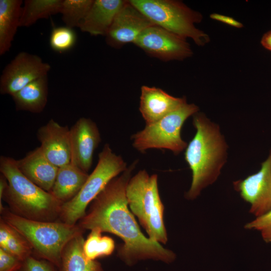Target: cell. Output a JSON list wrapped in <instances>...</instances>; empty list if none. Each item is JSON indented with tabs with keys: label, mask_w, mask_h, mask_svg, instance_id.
<instances>
[{
	"label": "cell",
	"mask_w": 271,
	"mask_h": 271,
	"mask_svg": "<svg viewBox=\"0 0 271 271\" xmlns=\"http://www.w3.org/2000/svg\"><path fill=\"white\" fill-rule=\"evenodd\" d=\"M48 95V80L46 75L30 82L11 96L17 110L38 113L45 108Z\"/></svg>",
	"instance_id": "cell-19"
},
{
	"label": "cell",
	"mask_w": 271,
	"mask_h": 271,
	"mask_svg": "<svg viewBox=\"0 0 271 271\" xmlns=\"http://www.w3.org/2000/svg\"><path fill=\"white\" fill-rule=\"evenodd\" d=\"M0 171L8 181L2 200L7 203L11 212L33 220L55 221L59 219L62 203L25 177L18 168L16 160L1 156ZM4 209L2 203L1 212Z\"/></svg>",
	"instance_id": "cell-3"
},
{
	"label": "cell",
	"mask_w": 271,
	"mask_h": 271,
	"mask_svg": "<svg viewBox=\"0 0 271 271\" xmlns=\"http://www.w3.org/2000/svg\"><path fill=\"white\" fill-rule=\"evenodd\" d=\"M164 206L160 199L156 204L144 227L154 242L166 243L168 235L164 221Z\"/></svg>",
	"instance_id": "cell-25"
},
{
	"label": "cell",
	"mask_w": 271,
	"mask_h": 271,
	"mask_svg": "<svg viewBox=\"0 0 271 271\" xmlns=\"http://www.w3.org/2000/svg\"><path fill=\"white\" fill-rule=\"evenodd\" d=\"M260 43L263 47L271 51V30L267 32L263 35Z\"/></svg>",
	"instance_id": "cell-33"
},
{
	"label": "cell",
	"mask_w": 271,
	"mask_h": 271,
	"mask_svg": "<svg viewBox=\"0 0 271 271\" xmlns=\"http://www.w3.org/2000/svg\"><path fill=\"white\" fill-rule=\"evenodd\" d=\"M199 111L194 103L187 102L157 122L146 125L142 130L132 134V146L144 153L150 149H167L177 155L186 149L188 144L181 134L185 121Z\"/></svg>",
	"instance_id": "cell-7"
},
{
	"label": "cell",
	"mask_w": 271,
	"mask_h": 271,
	"mask_svg": "<svg viewBox=\"0 0 271 271\" xmlns=\"http://www.w3.org/2000/svg\"><path fill=\"white\" fill-rule=\"evenodd\" d=\"M141 91L139 110L146 125L157 122L187 102L185 97L173 96L156 87L143 85Z\"/></svg>",
	"instance_id": "cell-15"
},
{
	"label": "cell",
	"mask_w": 271,
	"mask_h": 271,
	"mask_svg": "<svg viewBox=\"0 0 271 271\" xmlns=\"http://www.w3.org/2000/svg\"><path fill=\"white\" fill-rule=\"evenodd\" d=\"M127 164L113 152L108 144L98 155L97 165L78 193L71 200L62 203L60 221L70 225L76 224L86 214L88 205L108 183L127 169Z\"/></svg>",
	"instance_id": "cell-6"
},
{
	"label": "cell",
	"mask_w": 271,
	"mask_h": 271,
	"mask_svg": "<svg viewBox=\"0 0 271 271\" xmlns=\"http://www.w3.org/2000/svg\"><path fill=\"white\" fill-rule=\"evenodd\" d=\"M138 161L108 183L78 225L84 230L97 228L120 237L123 243L118 248L117 255L127 265L146 259L170 263L175 260L176 254L146 237L128 208L126 189Z\"/></svg>",
	"instance_id": "cell-1"
},
{
	"label": "cell",
	"mask_w": 271,
	"mask_h": 271,
	"mask_svg": "<svg viewBox=\"0 0 271 271\" xmlns=\"http://www.w3.org/2000/svg\"><path fill=\"white\" fill-rule=\"evenodd\" d=\"M196 129L188 144L185 159L192 172V182L185 194L189 200L196 199L202 191L215 183L227 159L228 145L218 124L203 112L193 115Z\"/></svg>",
	"instance_id": "cell-2"
},
{
	"label": "cell",
	"mask_w": 271,
	"mask_h": 271,
	"mask_svg": "<svg viewBox=\"0 0 271 271\" xmlns=\"http://www.w3.org/2000/svg\"><path fill=\"white\" fill-rule=\"evenodd\" d=\"M76 41L75 31L69 27H55L51 32L49 44L55 52L62 53L68 51L74 47Z\"/></svg>",
	"instance_id": "cell-26"
},
{
	"label": "cell",
	"mask_w": 271,
	"mask_h": 271,
	"mask_svg": "<svg viewBox=\"0 0 271 271\" xmlns=\"http://www.w3.org/2000/svg\"><path fill=\"white\" fill-rule=\"evenodd\" d=\"M71 162L86 173L92 165L93 156L101 142L96 124L90 118L81 117L70 129Z\"/></svg>",
	"instance_id": "cell-13"
},
{
	"label": "cell",
	"mask_w": 271,
	"mask_h": 271,
	"mask_svg": "<svg viewBox=\"0 0 271 271\" xmlns=\"http://www.w3.org/2000/svg\"><path fill=\"white\" fill-rule=\"evenodd\" d=\"M83 233L71 239L65 247L58 271H104L98 261L88 259L83 252Z\"/></svg>",
	"instance_id": "cell-21"
},
{
	"label": "cell",
	"mask_w": 271,
	"mask_h": 271,
	"mask_svg": "<svg viewBox=\"0 0 271 271\" xmlns=\"http://www.w3.org/2000/svg\"><path fill=\"white\" fill-rule=\"evenodd\" d=\"M23 1L0 0V55L9 51L20 27Z\"/></svg>",
	"instance_id": "cell-20"
},
{
	"label": "cell",
	"mask_w": 271,
	"mask_h": 271,
	"mask_svg": "<svg viewBox=\"0 0 271 271\" xmlns=\"http://www.w3.org/2000/svg\"><path fill=\"white\" fill-rule=\"evenodd\" d=\"M16 164L29 180L42 189L50 192L59 168L48 160L40 147L29 152L22 159L16 160Z\"/></svg>",
	"instance_id": "cell-16"
},
{
	"label": "cell",
	"mask_w": 271,
	"mask_h": 271,
	"mask_svg": "<svg viewBox=\"0 0 271 271\" xmlns=\"http://www.w3.org/2000/svg\"><path fill=\"white\" fill-rule=\"evenodd\" d=\"M89 175L70 162L58 168L50 192L64 203L73 199L80 191Z\"/></svg>",
	"instance_id": "cell-18"
},
{
	"label": "cell",
	"mask_w": 271,
	"mask_h": 271,
	"mask_svg": "<svg viewBox=\"0 0 271 271\" xmlns=\"http://www.w3.org/2000/svg\"><path fill=\"white\" fill-rule=\"evenodd\" d=\"M55 266L48 261L30 256L23 261L18 271H56Z\"/></svg>",
	"instance_id": "cell-29"
},
{
	"label": "cell",
	"mask_w": 271,
	"mask_h": 271,
	"mask_svg": "<svg viewBox=\"0 0 271 271\" xmlns=\"http://www.w3.org/2000/svg\"><path fill=\"white\" fill-rule=\"evenodd\" d=\"M22 263L19 258L0 248V271H18Z\"/></svg>",
	"instance_id": "cell-30"
},
{
	"label": "cell",
	"mask_w": 271,
	"mask_h": 271,
	"mask_svg": "<svg viewBox=\"0 0 271 271\" xmlns=\"http://www.w3.org/2000/svg\"><path fill=\"white\" fill-rule=\"evenodd\" d=\"M122 0H94L78 28L92 36H105L116 14L125 3Z\"/></svg>",
	"instance_id": "cell-17"
},
{
	"label": "cell",
	"mask_w": 271,
	"mask_h": 271,
	"mask_svg": "<svg viewBox=\"0 0 271 271\" xmlns=\"http://www.w3.org/2000/svg\"><path fill=\"white\" fill-rule=\"evenodd\" d=\"M51 68L37 55L24 51L19 53L2 72L1 94L13 95L33 81L47 75Z\"/></svg>",
	"instance_id": "cell-9"
},
{
	"label": "cell",
	"mask_w": 271,
	"mask_h": 271,
	"mask_svg": "<svg viewBox=\"0 0 271 271\" xmlns=\"http://www.w3.org/2000/svg\"><path fill=\"white\" fill-rule=\"evenodd\" d=\"M235 190L249 204V213L255 217L271 209V151L256 173L233 182Z\"/></svg>",
	"instance_id": "cell-10"
},
{
	"label": "cell",
	"mask_w": 271,
	"mask_h": 271,
	"mask_svg": "<svg viewBox=\"0 0 271 271\" xmlns=\"http://www.w3.org/2000/svg\"><path fill=\"white\" fill-rule=\"evenodd\" d=\"M154 25L181 37L191 39L199 46L210 41L209 36L197 28L202 15L182 2L175 0H130Z\"/></svg>",
	"instance_id": "cell-5"
},
{
	"label": "cell",
	"mask_w": 271,
	"mask_h": 271,
	"mask_svg": "<svg viewBox=\"0 0 271 271\" xmlns=\"http://www.w3.org/2000/svg\"><path fill=\"white\" fill-rule=\"evenodd\" d=\"M244 227L247 230L259 232L263 240L265 242L271 244V209L247 222Z\"/></svg>",
	"instance_id": "cell-28"
},
{
	"label": "cell",
	"mask_w": 271,
	"mask_h": 271,
	"mask_svg": "<svg viewBox=\"0 0 271 271\" xmlns=\"http://www.w3.org/2000/svg\"><path fill=\"white\" fill-rule=\"evenodd\" d=\"M44 154L48 160L59 168L71 162L70 130L51 119L41 126L37 133Z\"/></svg>",
	"instance_id": "cell-14"
},
{
	"label": "cell",
	"mask_w": 271,
	"mask_h": 271,
	"mask_svg": "<svg viewBox=\"0 0 271 271\" xmlns=\"http://www.w3.org/2000/svg\"><path fill=\"white\" fill-rule=\"evenodd\" d=\"M210 17L213 20L221 22L235 28H241L243 27V25L241 23L229 16L213 13L211 14Z\"/></svg>",
	"instance_id": "cell-32"
},
{
	"label": "cell",
	"mask_w": 271,
	"mask_h": 271,
	"mask_svg": "<svg viewBox=\"0 0 271 271\" xmlns=\"http://www.w3.org/2000/svg\"><path fill=\"white\" fill-rule=\"evenodd\" d=\"M8 185V181L5 177L1 174L0 177V207L2 206V199L3 193Z\"/></svg>",
	"instance_id": "cell-34"
},
{
	"label": "cell",
	"mask_w": 271,
	"mask_h": 271,
	"mask_svg": "<svg viewBox=\"0 0 271 271\" xmlns=\"http://www.w3.org/2000/svg\"><path fill=\"white\" fill-rule=\"evenodd\" d=\"M152 25L154 24L141 12L126 1L105 35L106 43L116 48L133 44L142 32Z\"/></svg>",
	"instance_id": "cell-12"
},
{
	"label": "cell",
	"mask_w": 271,
	"mask_h": 271,
	"mask_svg": "<svg viewBox=\"0 0 271 271\" xmlns=\"http://www.w3.org/2000/svg\"><path fill=\"white\" fill-rule=\"evenodd\" d=\"M94 0H63L60 13L66 26L78 27L86 17Z\"/></svg>",
	"instance_id": "cell-24"
},
{
	"label": "cell",
	"mask_w": 271,
	"mask_h": 271,
	"mask_svg": "<svg viewBox=\"0 0 271 271\" xmlns=\"http://www.w3.org/2000/svg\"><path fill=\"white\" fill-rule=\"evenodd\" d=\"M63 0H26L22 9L20 27H28L41 19L60 13Z\"/></svg>",
	"instance_id": "cell-22"
},
{
	"label": "cell",
	"mask_w": 271,
	"mask_h": 271,
	"mask_svg": "<svg viewBox=\"0 0 271 271\" xmlns=\"http://www.w3.org/2000/svg\"><path fill=\"white\" fill-rule=\"evenodd\" d=\"M1 218L21 233L31 244L36 258L49 261L58 268L67 243L84 230L78 224L61 221H42L28 219L4 209Z\"/></svg>",
	"instance_id": "cell-4"
},
{
	"label": "cell",
	"mask_w": 271,
	"mask_h": 271,
	"mask_svg": "<svg viewBox=\"0 0 271 271\" xmlns=\"http://www.w3.org/2000/svg\"><path fill=\"white\" fill-rule=\"evenodd\" d=\"M133 44L164 61L183 60L193 55L186 39L155 25L142 32Z\"/></svg>",
	"instance_id": "cell-8"
},
{
	"label": "cell",
	"mask_w": 271,
	"mask_h": 271,
	"mask_svg": "<svg viewBox=\"0 0 271 271\" xmlns=\"http://www.w3.org/2000/svg\"><path fill=\"white\" fill-rule=\"evenodd\" d=\"M12 227L2 218L0 221V248H4L10 236Z\"/></svg>",
	"instance_id": "cell-31"
},
{
	"label": "cell",
	"mask_w": 271,
	"mask_h": 271,
	"mask_svg": "<svg viewBox=\"0 0 271 271\" xmlns=\"http://www.w3.org/2000/svg\"><path fill=\"white\" fill-rule=\"evenodd\" d=\"M128 205L144 227L156 204L161 198L157 174L150 175L145 170L131 177L126 189Z\"/></svg>",
	"instance_id": "cell-11"
},
{
	"label": "cell",
	"mask_w": 271,
	"mask_h": 271,
	"mask_svg": "<svg viewBox=\"0 0 271 271\" xmlns=\"http://www.w3.org/2000/svg\"><path fill=\"white\" fill-rule=\"evenodd\" d=\"M102 232L97 228L91 230L83 244V252L86 257L90 260L111 255L115 249L113 239L107 236H102Z\"/></svg>",
	"instance_id": "cell-23"
},
{
	"label": "cell",
	"mask_w": 271,
	"mask_h": 271,
	"mask_svg": "<svg viewBox=\"0 0 271 271\" xmlns=\"http://www.w3.org/2000/svg\"><path fill=\"white\" fill-rule=\"evenodd\" d=\"M3 249L23 261L32 256L33 252V248L26 238L13 227L9 239Z\"/></svg>",
	"instance_id": "cell-27"
}]
</instances>
